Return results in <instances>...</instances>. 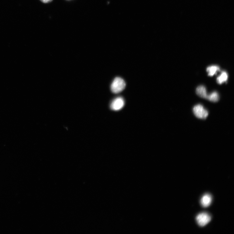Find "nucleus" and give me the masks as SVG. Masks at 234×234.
I'll use <instances>...</instances> for the list:
<instances>
[{
	"instance_id": "9",
	"label": "nucleus",
	"mask_w": 234,
	"mask_h": 234,
	"mask_svg": "<svg viewBox=\"0 0 234 234\" xmlns=\"http://www.w3.org/2000/svg\"><path fill=\"white\" fill-rule=\"evenodd\" d=\"M228 79V75L225 72H223L220 76L217 79V82L220 84H221L226 81Z\"/></svg>"
},
{
	"instance_id": "4",
	"label": "nucleus",
	"mask_w": 234,
	"mask_h": 234,
	"mask_svg": "<svg viewBox=\"0 0 234 234\" xmlns=\"http://www.w3.org/2000/svg\"><path fill=\"white\" fill-rule=\"evenodd\" d=\"M125 105V101L122 98L118 97L114 99L111 103L112 110L118 111L122 109Z\"/></svg>"
},
{
	"instance_id": "3",
	"label": "nucleus",
	"mask_w": 234,
	"mask_h": 234,
	"mask_svg": "<svg viewBox=\"0 0 234 234\" xmlns=\"http://www.w3.org/2000/svg\"><path fill=\"white\" fill-rule=\"evenodd\" d=\"M211 220L210 216L206 212H203L199 214L196 217L198 224L201 227H204Z\"/></svg>"
},
{
	"instance_id": "2",
	"label": "nucleus",
	"mask_w": 234,
	"mask_h": 234,
	"mask_svg": "<svg viewBox=\"0 0 234 234\" xmlns=\"http://www.w3.org/2000/svg\"><path fill=\"white\" fill-rule=\"evenodd\" d=\"M193 111L195 116L198 118L205 119L209 115L208 111L201 105H195L193 108Z\"/></svg>"
},
{
	"instance_id": "10",
	"label": "nucleus",
	"mask_w": 234,
	"mask_h": 234,
	"mask_svg": "<svg viewBox=\"0 0 234 234\" xmlns=\"http://www.w3.org/2000/svg\"><path fill=\"white\" fill-rule=\"evenodd\" d=\"M43 3H48L51 2L52 0H40Z\"/></svg>"
},
{
	"instance_id": "6",
	"label": "nucleus",
	"mask_w": 234,
	"mask_h": 234,
	"mask_svg": "<svg viewBox=\"0 0 234 234\" xmlns=\"http://www.w3.org/2000/svg\"><path fill=\"white\" fill-rule=\"evenodd\" d=\"M196 93L198 96L203 98L206 99L208 95L206 89L203 86H200L198 87L196 90Z\"/></svg>"
},
{
	"instance_id": "8",
	"label": "nucleus",
	"mask_w": 234,
	"mask_h": 234,
	"mask_svg": "<svg viewBox=\"0 0 234 234\" xmlns=\"http://www.w3.org/2000/svg\"><path fill=\"white\" fill-rule=\"evenodd\" d=\"M220 70V67L218 66H213L208 67L206 69V71L208 73L209 76H212Z\"/></svg>"
},
{
	"instance_id": "5",
	"label": "nucleus",
	"mask_w": 234,
	"mask_h": 234,
	"mask_svg": "<svg viewBox=\"0 0 234 234\" xmlns=\"http://www.w3.org/2000/svg\"><path fill=\"white\" fill-rule=\"evenodd\" d=\"M212 198L211 195L209 194H206L203 196L201 200V204L203 207L206 208L209 206L211 204Z\"/></svg>"
},
{
	"instance_id": "7",
	"label": "nucleus",
	"mask_w": 234,
	"mask_h": 234,
	"mask_svg": "<svg viewBox=\"0 0 234 234\" xmlns=\"http://www.w3.org/2000/svg\"><path fill=\"white\" fill-rule=\"evenodd\" d=\"M209 101L213 102H218L219 100V96L216 92H213L209 95H208L206 98Z\"/></svg>"
},
{
	"instance_id": "1",
	"label": "nucleus",
	"mask_w": 234,
	"mask_h": 234,
	"mask_svg": "<svg viewBox=\"0 0 234 234\" xmlns=\"http://www.w3.org/2000/svg\"><path fill=\"white\" fill-rule=\"evenodd\" d=\"M126 86V83L123 79L117 77L113 82L111 89L113 93L117 94L122 91L125 89Z\"/></svg>"
}]
</instances>
